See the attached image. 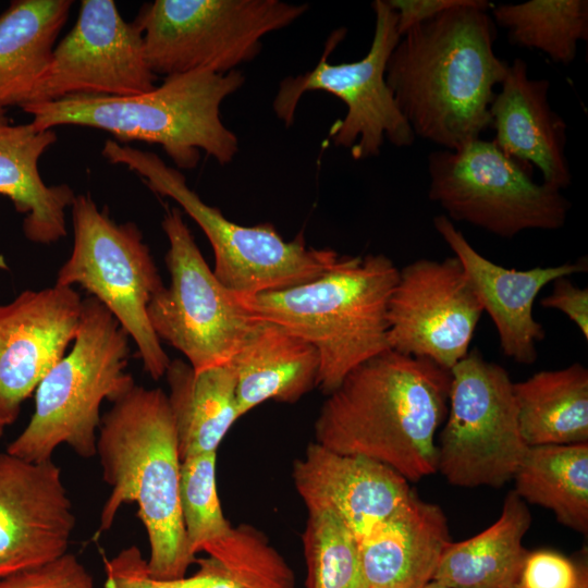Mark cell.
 I'll return each instance as SVG.
<instances>
[{"label":"cell","instance_id":"cell-1","mask_svg":"<svg viewBox=\"0 0 588 588\" xmlns=\"http://www.w3.org/2000/svg\"><path fill=\"white\" fill-rule=\"evenodd\" d=\"M489 7H456L409 28L387 63V84L415 136L444 149L491 127L494 86L509 64L493 50Z\"/></svg>","mask_w":588,"mask_h":588},{"label":"cell","instance_id":"cell-2","mask_svg":"<svg viewBox=\"0 0 588 588\" xmlns=\"http://www.w3.org/2000/svg\"><path fill=\"white\" fill-rule=\"evenodd\" d=\"M450 384V370L388 350L327 395L315 420V442L418 481L438 471L434 436L448 414Z\"/></svg>","mask_w":588,"mask_h":588},{"label":"cell","instance_id":"cell-3","mask_svg":"<svg viewBox=\"0 0 588 588\" xmlns=\"http://www.w3.org/2000/svg\"><path fill=\"white\" fill-rule=\"evenodd\" d=\"M96 455L111 487L94 538L110 530L123 504L135 502L147 532V572L158 579L186 575L187 548L180 501L181 464L167 393L135 384L101 417Z\"/></svg>","mask_w":588,"mask_h":588},{"label":"cell","instance_id":"cell-4","mask_svg":"<svg viewBox=\"0 0 588 588\" xmlns=\"http://www.w3.org/2000/svg\"><path fill=\"white\" fill-rule=\"evenodd\" d=\"M245 82L241 71H195L164 77L155 89L126 97L78 95L28 103L22 110L38 130L76 125L103 130L127 144L162 147L179 169L193 170L206 152L219 164L233 161L236 135L221 120L225 98Z\"/></svg>","mask_w":588,"mask_h":588},{"label":"cell","instance_id":"cell-5","mask_svg":"<svg viewBox=\"0 0 588 588\" xmlns=\"http://www.w3.org/2000/svg\"><path fill=\"white\" fill-rule=\"evenodd\" d=\"M397 277L383 254L340 256L311 281L241 298L254 316L316 348L317 388L328 395L357 366L391 350L388 306Z\"/></svg>","mask_w":588,"mask_h":588},{"label":"cell","instance_id":"cell-6","mask_svg":"<svg viewBox=\"0 0 588 588\" xmlns=\"http://www.w3.org/2000/svg\"><path fill=\"white\" fill-rule=\"evenodd\" d=\"M128 340L99 301L83 298L71 351L39 382L33 416L5 451L40 463L66 444L81 457L95 456L101 403H113L136 384L126 371Z\"/></svg>","mask_w":588,"mask_h":588},{"label":"cell","instance_id":"cell-7","mask_svg":"<svg viewBox=\"0 0 588 588\" xmlns=\"http://www.w3.org/2000/svg\"><path fill=\"white\" fill-rule=\"evenodd\" d=\"M101 155L136 172L152 192L173 199L197 223L211 245L215 275L240 297L311 281L340 257L330 248L308 247L303 234L286 241L269 222L246 226L229 220L201 200L181 171L154 152L108 139Z\"/></svg>","mask_w":588,"mask_h":588},{"label":"cell","instance_id":"cell-8","mask_svg":"<svg viewBox=\"0 0 588 588\" xmlns=\"http://www.w3.org/2000/svg\"><path fill=\"white\" fill-rule=\"evenodd\" d=\"M308 10L280 0H155L135 23L151 72L164 77L195 71L229 73L255 59L262 38Z\"/></svg>","mask_w":588,"mask_h":588},{"label":"cell","instance_id":"cell-9","mask_svg":"<svg viewBox=\"0 0 588 588\" xmlns=\"http://www.w3.org/2000/svg\"><path fill=\"white\" fill-rule=\"evenodd\" d=\"M70 208L73 248L56 284H77L99 301L135 342L144 370L160 379L171 359L147 308L163 283L140 230L133 222L117 223L89 194L76 195Z\"/></svg>","mask_w":588,"mask_h":588},{"label":"cell","instance_id":"cell-10","mask_svg":"<svg viewBox=\"0 0 588 588\" xmlns=\"http://www.w3.org/2000/svg\"><path fill=\"white\" fill-rule=\"evenodd\" d=\"M428 196L453 221L511 238L526 230H556L571 207L561 191L538 184L532 168L476 138L428 156Z\"/></svg>","mask_w":588,"mask_h":588},{"label":"cell","instance_id":"cell-11","mask_svg":"<svg viewBox=\"0 0 588 588\" xmlns=\"http://www.w3.org/2000/svg\"><path fill=\"white\" fill-rule=\"evenodd\" d=\"M371 7L375 30L364 58L338 64L328 61L345 34L344 29H338L328 38L315 68L284 78L272 102L277 118L290 126L306 93L326 91L342 100L346 113L333 123L328 138L334 146L350 149L355 160L378 156L385 140L396 147H408L416 137L385 81L388 60L401 38L396 13L387 0H376Z\"/></svg>","mask_w":588,"mask_h":588},{"label":"cell","instance_id":"cell-12","mask_svg":"<svg viewBox=\"0 0 588 588\" xmlns=\"http://www.w3.org/2000/svg\"><path fill=\"white\" fill-rule=\"evenodd\" d=\"M161 225L170 283L148 305L150 326L193 369L226 365L258 318L215 275L180 209H169Z\"/></svg>","mask_w":588,"mask_h":588},{"label":"cell","instance_id":"cell-13","mask_svg":"<svg viewBox=\"0 0 588 588\" xmlns=\"http://www.w3.org/2000/svg\"><path fill=\"white\" fill-rule=\"evenodd\" d=\"M438 471L453 486L501 488L513 479L528 445L509 372L477 348L451 370Z\"/></svg>","mask_w":588,"mask_h":588},{"label":"cell","instance_id":"cell-14","mask_svg":"<svg viewBox=\"0 0 588 588\" xmlns=\"http://www.w3.org/2000/svg\"><path fill=\"white\" fill-rule=\"evenodd\" d=\"M482 313L455 256L417 259L399 270L390 296V348L451 370L469 352Z\"/></svg>","mask_w":588,"mask_h":588},{"label":"cell","instance_id":"cell-15","mask_svg":"<svg viewBox=\"0 0 588 588\" xmlns=\"http://www.w3.org/2000/svg\"><path fill=\"white\" fill-rule=\"evenodd\" d=\"M156 81L138 25L124 21L112 0H84L29 103L78 95L135 96L155 89Z\"/></svg>","mask_w":588,"mask_h":588},{"label":"cell","instance_id":"cell-16","mask_svg":"<svg viewBox=\"0 0 588 588\" xmlns=\"http://www.w3.org/2000/svg\"><path fill=\"white\" fill-rule=\"evenodd\" d=\"M75 525L61 468L52 460L35 463L0 453V578L65 554Z\"/></svg>","mask_w":588,"mask_h":588},{"label":"cell","instance_id":"cell-17","mask_svg":"<svg viewBox=\"0 0 588 588\" xmlns=\"http://www.w3.org/2000/svg\"><path fill=\"white\" fill-rule=\"evenodd\" d=\"M83 298L71 286L20 293L0 305V417L9 426L23 402L74 341Z\"/></svg>","mask_w":588,"mask_h":588},{"label":"cell","instance_id":"cell-18","mask_svg":"<svg viewBox=\"0 0 588 588\" xmlns=\"http://www.w3.org/2000/svg\"><path fill=\"white\" fill-rule=\"evenodd\" d=\"M217 452L181 464L180 501L188 551L204 552L242 588H296L295 576L265 535L247 524L232 526L217 489Z\"/></svg>","mask_w":588,"mask_h":588},{"label":"cell","instance_id":"cell-19","mask_svg":"<svg viewBox=\"0 0 588 588\" xmlns=\"http://www.w3.org/2000/svg\"><path fill=\"white\" fill-rule=\"evenodd\" d=\"M292 478L308 512L331 511L358 541L413 491L392 468L364 456L334 452L315 441L293 462Z\"/></svg>","mask_w":588,"mask_h":588},{"label":"cell","instance_id":"cell-20","mask_svg":"<svg viewBox=\"0 0 588 588\" xmlns=\"http://www.w3.org/2000/svg\"><path fill=\"white\" fill-rule=\"evenodd\" d=\"M433 226L460 260L465 274L497 329L505 356L518 364L537 359V343L546 332L532 314L537 295L550 282L587 271L584 261L529 270L509 269L479 254L446 215L437 216Z\"/></svg>","mask_w":588,"mask_h":588},{"label":"cell","instance_id":"cell-21","mask_svg":"<svg viewBox=\"0 0 588 588\" xmlns=\"http://www.w3.org/2000/svg\"><path fill=\"white\" fill-rule=\"evenodd\" d=\"M500 85L489 109L493 142L509 157L535 164L542 183L560 191L567 187V125L550 106V82L529 78L526 62L515 59Z\"/></svg>","mask_w":588,"mask_h":588},{"label":"cell","instance_id":"cell-22","mask_svg":"<svg viewBox=\"0 0 588 588\" xmlns=\"http://www.w3.org/2000/svg\"><path fill=\"white\" fill-rule=\"evenodd\" d=\"M451 542L442 509L414 491L358 541L369 588H422Z\"/></svg>","mask_w":588,"mask_h":588},{"label":"cell","instance_id":"cell-23","mask_svg":"<svg viewBox=\"0 0 588 588\" xmlns=\"http://www.w3.org/2000/svg\"><path fill=\"white\" fill-rule=\"evenodd\" d=\"M228 365L241 418L266 401L297 402L317 387L320 360L306 340L258 318Z\"/></svg>","mask_w":588,"mask_h":588},{"label":"cell","instance_id":"cell-24","mask_svg":"<svg viewBox=\"0 0 588 588\" xmlns=\"http://www.w3.org/2000/svg\"><path fill=\"white\" fill-rule=\"evenodd\" d=\"M56 140L53 130L11 124L0 110V196L24 216L23 233L37 244L66 236L65 210L76 196L68 184L47 185L40 175L39 159Z\"/></svg>","mask_w":588,"mask_h":588},{"label":"cell","instance_id":"cell-25","mask_svg":"<svg viewBox=\"0 0 588 588\" xmlns=\"http://www.w3.org/2000/svg\"><path fill=\"white\" fill-rule=\"evenodd\" d=\"M70 0H17L0 16V110L23 107L48 70Z\"/></svg>","mask_w":588,"mask_h":588},{"label":"cell","instance_id":"cell-26","mask_svg":"<svg viewBox=\"0 0 588 588\" xmlns=\"http://www.w3.org/2000/svg\"><path fill=\"white\" fill-rule=\"evenodd\" d=\"M530 525L526 502L510 491L490 527L448 544L432 580L448 588H512L529 553L523 539Z\"/></svg>","mask_w":588,"mask_h":588},{"label":"cell","instance_id":"cell-27","mask_svg":"<svg viewBox=\"0 0 588 588\" xmlns=\"http://www.w3.org/2000/svg\"><path fill=\"white\" fill-rule=\"evenodd\" d=\"M164 377L181 461L217 452L240 418L231 367L226 364L195 370L188 363L173 359Z\"/></svg>","mask_w":588,"mask_h":588},{"label":"cell","instance_id":"cell-28","mask_svg":"<svg viewBox=\"0 0 588 588\" xmlns=\"http://www.w3.org/2000/svg\"><path fill=\"white\" fill-rule=\"evenodd\" d=\"M528 446L588 443V370L573 363L513 383Z\"/></svg>","mask_w":588,"mask_h":588},{"label":"cell","instance_id":"cell-29","mask_svg":"<svg viewBox=\"0 0 588 588\" xmlns=\"http://www.w3.org/2000/svg\"><path fill=\"white\" fill-rule=\"evenodd\" d=\"M513 480L525 502L551 510L558 522L588 531V443L529 446Z\"/></svg>","mask_w":588,"mask_h":588},{"label":"cell","instance_id":"cell-30","mask_svg":"<svg viewBox=\"0 0 588 588\" xmlns=\"http://www.w3.org/2000/svg\"><path fill=\"white\" fill-rule=\"evenodd\" d=\"M492 13L513 45L538 49L556 63L573 62L578 42L588 39L587 0H529Z\"/></svg>","mask_w":588,"mask_h":588},{"label":"cell","instance_id":"cell-31","mask_svg":"<svg viewBox=\"0 0 588 588\" xmlns=\"http://www.w3.org/2000/svg\"><path fill=\"white\" fill-rule=\"evenodd\" d=\"M302 540L306 588H369L358 540L331 511H309Z\"/></svg>","mask_w":588,"mask_h":588},{"label":"cell","instance_id":"cell-32","mask_svg":"<svg viewBox=\"0 0 588 588\" xmlns=\"http://www.w3.org/2000/svg\"><path fill=\"white\" fill-rule=\"evenodd\" d=\"M198 571L192 576L158 579L147 572V560L132 546L105 560V588H242L210 558L197 559Z\"/></svg>","mask_w":588,"mask_h":588},{"label":"cell","instance_id":"cell-33","mask_svg":"<svg viewBox=\"0 0 588 588\" xmlns=\"http://www.w3.org/2000/svg\"><path fill=\"white\" fill-rule=\"evenodd\" d=\"M588 586L586 567L548 549L529 552L512 588H583Z\"/></svg>","mask_w":588,"mask_h":588},{"label":"cell","instance_id":"cell-34","mask_svg":"<svg viewBox=\"0 0 588 588\" xmlns=\"http://www.w3.org/2000/svg\"><path fill=\"white\" fill-rule=\"evenodd\" d=\"M0 588H94V578L73 553L0 578Z\"/></svg>","mask_w":588,"mask_h":588},{"label":"cell","instance_id":"cell-35","mask_svg":"<svg viewBox=\"0 0 588 588\" xmlns=\"http://www.w3.org/2000/svg\"><path fill=\"white\" fill-rule=\"evenodd\" d=\"M552 292L544 296L540 304L544 308L560 310L567 316L588 340V290L574 284L567 277L553 282Z\"/></svg>","mask_w":588,"mask_h":588},{"label":"cell","instance_id":"cell-36","mask_svg":"<svg viewBox=\"0 0 588 588\" xmlns=\"http://www.w3.org/2000/svg\"><path fill=\"white\" fill-rule=\"evenodd\" d=\"M396 13L400 36L409 28L427 22L442 12L463 5H487L485 0H387Z\"/></svg>","mask_w":588,"mask_h":588},{"label":"cell","instance_id":"cell-37","mask_svg":"<svg viewBox=\"0 0 588 588\" xmlns=\"http://www.w3.org/2000/svg\"><path fill=\"white\" fill-rule=\"evenodd\" d=\"M422 588H448V587L437 580H431L427 585H425Z\"/></svg>","mask_w":588,"mask_h":588},{"label":"cell","instance_id":"cell-38","mask_svg":"<svg viewBox=\"0 0 588 588\" xmlns=\"http://www.w3.org/2000/svg\"><path fill=\"white\" fill-rule=\"evenodd\" d=\"M7 426L8 425L5 424V421L0 417V438L2 437Z\"/></svg>","mask_w":588,"mask_h":588},{"label":"cell","instance_id":"cell-39","mask_svg":"<svg viewBox=\"0 0 588 588\" xmlns=\"http://www.w3.org/2000/svg\"><path fill=\"white\" fill-rule=\"evenodd\" d=\"M583 588H588V586H585V587H583Z\"/></svg>","mask_w":588,"mask_h":588}]
</instances>
